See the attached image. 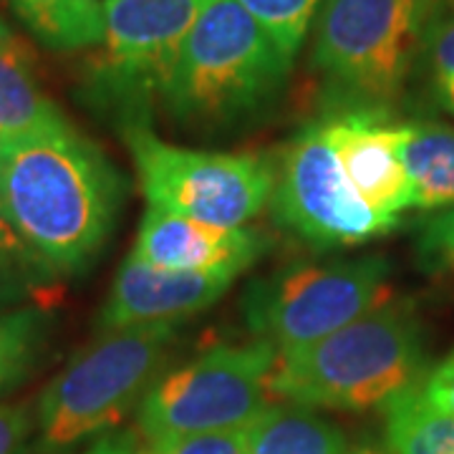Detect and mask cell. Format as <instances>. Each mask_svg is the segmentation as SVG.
I'll use <instances>...</instances> for the list:
<instances>
[{
    "label": "cell",
    "mask_w": 454,
    "mask_h": 454,
    "mask_svg": "<svg viewBox=\"0 0 454 454\" xmlns=\"http://www.w3.org/2000/svg\"><path fill=\"white\" fill-rule=\"evenodd\" d=\"M346 437L313 409L270 404L250 424L247 454H346Z\"/></svg>",
    "instance_id": "cell-15"
},
{
    "label": "cell",
    "mask_w": 454,
    "mask_h": 454,
    "mask_svg": "<svg viewBox=\"0 0 454 454\" xmlns=\"http://www.w3.org/2000/svg\"><path fill=\"white\" fill-rule=\"evenodd\" d=\"M424 247L429 258L439 260L447 270L454 273V210L439 212L437 217L427 225Z\"/></svg>",
    "instance_id": "cell-25"
},
{
    "label": "cell",
    "mask_w": 454,
    "mask_h": 454,
    "mask_svg": "<svg viewBox=\"0 0 454 454\" xmlns=\"http://www.w3.org/2000/svg\"><path fill=\"white\" fill-rule=\"evenodd\" d=\"M179 325H137L98 333L35 402V454H61L86 439L101 437L129 411L167 372Z\"/></svg>",
    "instance_id": "cell-4"
},
{
    "label": "cell",
    "mask_w": 454,
    "mask_h": 454,
    "mask_svg": "<svg viewBox=\"0 0 454 454\" xmlns=\"http://www.w3.org/2000/svg\"><path fill=\"white\" fill-rule=\"evenodd\" d=\"M49 328L51 318L41 309L0 310V399L33 372Z\"/></svg>",
    "instance_id": "cell-19"
},
{
    "label": "cell",
    "mask_w": 454,
    "mask_h": 454,
    "mask_svg": "<svg viewBox=\"0 0 454 454\" xmlns=\"http://www.w3.org/2000/svg\"><path fill=\"white\" fill-rule=\"evenodd\" d=\"M18 270H28V268H23L18 260H13L8 253L0 250V310H3L5 303H11V298L16 295Z\"/></svg>",
    "instance_id": "cell-26"
},
{
    "label": "cell",
    "mask_w": 454,
    "mask_h": 454,
    "mask_svg": "<svg viewBox=\"0 0 454 454\" xmlns=\"http://www.w3.org/2000/svg\"><path fill=\"white\" fill-rule=\"evenodd\" d=\"M232 283L235 278L230 276L162 270L127 255L98 310V333L137 325H179L215 306Z\"/></svg>",
    "instance_id": "cell-12"
},
{
    "label": "cell",
    "mask_w": 454,
    "mask_h": 454,
    "mask_svg": "<svg viewBox=\"0 0 454 454\" xmlns=\"http://www.w3.org/2000/svg\"><path fill=\"white\" fill-rule=\"evenodd\" d=\"M35 429V414L28 404H0V454H20Z\"/></svg>",
    "instance_id": "cell-23"
},
{
    "label": "cell",
    "mask_w": 454,
    "mask_h": 454,
    "mask_svg": "<svg viewBox=\"0 0 454 454\" xmlns=\"http://www.w3.org/2000/svg\"><path fill=\"white\" fill-rule=\"evenodd\" d=\"M139 450L127 437H104L83 454H137Z\"/></svg>",
    "instance_id": "cell-27"
},
{
    "label": "cell",
    "mask_w": 454,
    "mask_h": 454,
    "mask_svg": "<svg viewBox=\"0 0 454 454\" xmlns=\"http://www.w3.org/2000/svg\"><path fill=\"white\" fill-rule=\"evenodd\" d=\"M422 331L402 306H381L325 339L280 351L268 379L278 404L384 409L424 379Z\"/></svg>",
    "instance_id": "cell-2"
},
{
    "label": "cell",
    "mask_w": 454,
    "mask_h": 454,
    "mask_svg": "<svg viewBox=\"0 0 454 454\" xmlns=\"http://www.w3.org/2000/svg\"><path fill=\"white\" fill-rule=\"evenodd\" d=\"M215 0H101L104 33L94 79L116 101L139 106L172 76L187 35Z\"/></svg>",
    "instance_id": "cell-10"
},
{
    "label": "cell",
    "mask_w": 454,
    "mask_h": 454,
    "mask_svg": "<svg viewBox=\"0 0 454 454\" xmlns=\"http://www.w3.org/2000/svg\"><path fill=\"white\" fill-rule=\"evenodd\" d=\"M33 74V59L16 35L0 41V137L20 134L61 119Z\"/></svg>",
    "instance_id": "cell-16"
},
{
    "label": "cell",
    "mask_w": 454,
    "mask_h": 454,
    "mask_svg": "<svg viewBox=\"0 0 454 454\" xmlns=\"http://www.w3.org/2000/svg\"><path fill=\"white\" fill-rule=\"evenodd\" d=\"M419 389L429 404L454 417V351L442 358V364H437L432 372L424 373Z\"/></svg>",
    "instance_id": "cell-24"
},
{
    "label": "cell",
    "mask_w": 454,
    "mask_h": 454,
    "mask_svg": "<svg viewBox=\"0 0 454 454\" xmlns=\"http://www.w3.org/2000/svg\"><path fill=\"white\" fill-rule=\"evenodd\" d=\"M8 5L53 51H83L101 41V0H8Z\"/></svg>",
    "instance_id": "cell-17"
},
{
    "label": "cell",
    "mask_w": 454,
    "mask_h": 454,
    "mask_svg": "<svg viewBox=\"0 0 454 454\" xmlns=\"http://www.w3.org/2000/svg\"><path fill=\"white\" fill-rule=\"evenodd\" d=\"M286 56L295 59L321 0H238Z\"/></svg>",
    "instance_id": "cell-21"
},
{
    "label": "cell",
    "mask_w": 454,
    "mask_h": 454,
    "mask_svg": "<svg viewBox=\"0 0 454 454\" xmlns=\"http://www.w3.org/2000/svg\"><path fill=\"white\" fill-rule=\"evenodd\" d=\"M389 273L381 255L293 262L247 288L245 321L278 354L293 351L387 306Z\"/></svg>",
    "instance_id": "cell-6"
},
{
    "label": "cell",
    "mask_w": 454,
    "mask_h": 454,
    "mask_svg": "<svg viewBox=\"0 0 454 454\" xmlns=\"http://www.w3.org/2000/svg\"><path fill=\"white\" fill-rule=\"evenodd\" d=\"M250 450V427L200 432L184 437L149 442L139 454H247Z\"/></svg>",
    "instance_id": "cell-22"
},
{
    "label": "cell",
    "mask_w": 454,
    "mask_h": 454,
    "mask_svg": "<svg viewBox=\"0 0 454 454\" xmlns=\"http://www.w3.org/2000/svg\"><path fill=\"white\" fill-rule=\"evenodd\" d=\"M346 454H381V452H376V450H369V447H358V450H351V452H346Z\"/></svg>",
    "instance_id": "cell-29"
},
{
    "label": "cell",
    "mask_w": 454,
    "mask_h": 454,
    "mask_svg": "<svg viewBox=\"0 0 454 454\" xmlns=\"http://www.w3.org/2000/svg\"><path fill=\"white\" fill-rule=\"evenodd\" d=\"M270 207L276 223L316 250L369 243L394 230L396 220L358 195L333 152L324 121L293 137L276 167Z\"/></svg>",
    "instance_id": "cell-9"
},
{
    "label": "cell",
    "mask_w": 454,
    "mask_h": 454,
    "mask_svg": "<svg viewBox=\"0 0 454 454\" xmlns=\"http://www.w3.org/2000/svg\"><path fill=\"white\" fill-rule=\"evenodd\" d=\"M278 351L265 340L217 343L167 372L137 409V427L149 442L250 427L273 404L268 379Z\"/></svg>",
    "instance_id": "cell-8"
},
{
    "label": "cell",
    "mask_w": 454,
    "mask_h": 454,
    "mask_svg": "<svg viewBox=\"0 0 454 454\" xmlns=\"http://www.w3.org/2000/svg\"><path fill=\"white\" fill-rule=\"evenodd\" d=\"M439 0H324L310 61L343 109L389 112L414 79Z\"/></svg>",
    "instance_id": "cell-5"
},
{
    "label": "cell",
    "mask_w": 454,
    "mask_h": 454,
    "mask_svg": "<svg viewBox=\"0 0 454 454\" xmlns=\"http://www.w3.org/2000/svg\"><path fill=\"white\" fill-rule=\"evenodd\" d=\"M402 162L411 184V210H454V127L402 121Z\"/></svg>",
    "instance_id": "cell-14"
},
{
    "label": "cell",
    "mask_w": 454,
    "mask_h": 454,
    "mask_svg": "<svg viewBox=\"0 0 454 454\" xmlns=\"http://www.w3.org/2000/svg\"><path fill=\"white\" fill-rule=\"evenodd\" d=\"M137 454H139V452H137Z\"/></svg>",
    "instance_id": "cell-30"
},
{
    "label": "cell",
    "mask_w": 454,
    "mask_h": 454,
    "mask_svg": "<svg viewBox=\"0 0 454 454\" xmlns=\"http://www.w3.org/2000/svg\"><path fill=\"white\" fill-rule=\"evenodd\" d=\"M321 121L358 195L399 223V215L411 210V184L402 162V121L372 109H340Z\"/></svg>",
    "instance_id": "cell-13"
},
{
    "label": "cell",
    "mask_w": 454,
    "mask_h": 454,
    "mask_svg": "<svg viewBox=\"0 0 454 454\" xmlns=\"http://www.w3.org/2000/svg\"><path fill=\"white\" fill-rule=\"evenodd\" d=\"M124 179L66 116L0 137V250L41 273H79L112 238Z\"/></svg>",
    "instance_id": "cell-1"
},
{
    "label": "cell",
    "mask_w": 454,
    "mask_h": 454,
    "mask_svg": "<svg viewBox=\"0 0 454 454\" xmlns=\"http://www.w3.org/2000/svg\"><path fill=\"white\" fill-rule=\"evenodd\" d=\"M291 64L238 0H215L187 35L162 98L182 124L220 129L273 101Z\"/></svg>",
    "instance_id": "cell-3"
},
{
    "label": "cell",
    "mask_w": 454,
    "mask_h": 454,
    "mask_svg": "<svg viewBox=\"0 0 454 454\" xmlns=\"http://www.w3.org/2000/svg\"><path fill=\"white\" fill-rule=\"evenodd\" d=\"M124 142L149 207L245 227L273 200L276 164L260 154L169 145L142 121L124 127Z\"/></svg>",
    "instance_id": "cell-7"
},
{
    "label": "cell",
    "mask_w": 454,
    "mask_h": 454,
    "mask_svg": "<svg viewBox=\"0 0 454 454\" xmlns=\"http://www.w3.org/2000/svg\"><path fill=\"white\" fill-rule=\"evenodd\" d=\"M268 250L253 227H217L146 205L129 258L162 270L238 278Z\"/></svg>",
    "instance_id": "cell-11"
},
{
    "label": "cell",
    "mask_w": 454,
    "mask_h": 454,
    "mask_svg": "<svg viewBox=\"0 0 454 454\" xmlns=\"http://www.w3.org/2000/svg\"><path fill=\"white\" fill-rule=\"evenodd\" d=\"M391 454H454V417L432 406L419 387L384 406Z\"/></svg>",
    "instance_id": "cell-18"
},
{
    "label": "cell",
    "mask_w": 454,
    "mask_h": 454,
    "mask_svg": "<svg viewBox=\"0 0 454 454\" xmlns=\"http://www.w3.org/2000/svg\"><path fill=\"white\" fill-rule=\"evenodd\" d=\"M8 38H13V33H11L8 26H5V20L0 18V41H8Z\"/></svg>",
    "instance_id": "cell-28"
},
{
    "label": "cell",
    "mask_w": 454,
    "mask_h": 454,
    "mask_svg": "<svg viewBox=\"0 0 454 454\" xmlns=\"http://www.w3.org/2000/svg\"><path fill=\"white\" fill-rule=\"evenodd\" d=\"M417 71L439 112L454 119V0H439L424 35Z\"/></svg>",
    "instance_id": "cell-20"
}]
</instances>
